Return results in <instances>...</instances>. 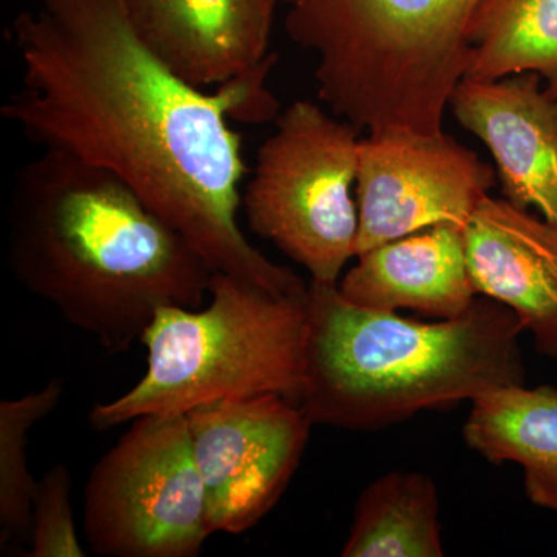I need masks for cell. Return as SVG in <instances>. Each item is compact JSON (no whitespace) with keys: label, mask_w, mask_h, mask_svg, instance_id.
Here are the masks:
<instances>
[{"label":"cell","mask_w":557,"mask_h":557,"mask_svg":"<svg viewBox=\"0 0 557 557\" xmlns=\"http://www.w3.org/2000/svg\"><path fill=\"white\" fill-rule=\"evenodd\" d=\"M465 78L537 73L557 98V0H480L468 27Z\"/></svg>","instance_id":"16"},{"label":"cell","mask_w":557,"mask_h":557,"mask_svg":"<svg viewBox=\"0 0 557 557\" xmlns=\"http://www.w3.org/2000/svg\"><path fill=\"white\" fill-rule=\"evenodd\" d=\"M496 185V170L445 132L366 135L355 182L357 258L442 223L467 228Z\"/></svg>","instance_id":"9"},{"label":"cell","mask_w":557,"mask_h":557,"mask_svg":"<svg viewBox=\"0 0 557 557\" xmlns=\"http://www.w3.org/2000/svg\"><path fill=\"white\" fill-rule=\"evenodd\" d=\"M519 318L479 296L461 317L424 322L364 309L338 285H309L306 380L296 405L313 424L379 431L421 410L525 386Z\"/></svg>","instance_id":"3"},{"label":"cell","mask_w":557,"mask_h":557,"mask_svg":"<svg viewBox=\"0 0 557 557\" xmlns=\"http://www.w3.org/2000/svg\"><path fill=\"white\" fill-rule=\"evenodd\" d=\"M319 100L366 134L443 132L480 0H281Z\"/></svg>","instance_id":"4"},{"label":"cell","mask_w":557,"mask_h":557,"mask_svg":"<svg viewBox=\"0 0 557 557\" xmlns=\"http://www.w3.org/2000/svg\"><path fill=\"white\" fill-rule=\"evenodd\" d=\"M132 30L197 89L230 83L270 57L277 0H121Z\"/></svg>","instance_id":"11"},{"label":"cell","mask_w":557,"mask_h":557,"mask_svg":"<svg viewBox=\"0 0 557 557\" xmlns=\"http://www.w3.org/2000/svg\"><path fill=\"white\" fill-rule=\"evenodd\" d=\"M10 27L22 78L0 119L33 145L126 182L214 273L276 293L306 292L252 247L237 223L247 175L231 129L228 83L197 89L132 30L121 0H36Z\"/></svg>","instance_id":"1"},{"label":"cell","mask_w":557,"mask_h":557,"mask_svg":"<svg viewBox=\"0 0 557 557\" xmlns=\"http://www.w3.org/2000/svg\"><path fill=\"white\" fill-rule=\"evenodd\" d=\"M309 289L276 293L212 274L203 310L163 307L141 343L148 369L126 394L90 410L108 431L143 416H183L220 399L276 394L298 403L306 380Z\"/></svg>","instance_id":"5"},{"label":"cell","mask_w":557,"mask_h":557,"mask_svg":"<svg viewBox=\"0 0 557 557\" xmlns=\"http://www.w3.org/2000/svg\"><path fill=\"white\" fill-rule=\"evenodd\" d=\"M32 557H84L72 508V475L58 463L38 480L30 533Z\"/></svg>","instance_id":"18"},{"label":"cell","mask_w":557,"mask_h":557,"mask_svg":"<svg viewBox=\"0 0 557 557\" xmlns=\"http://www.w3.org/2000/svg\"><path fill=\"white\" fill-rule=\"evenodd\" d=\"M212 534H240L276 507L313 423L292 399H220L186 413Z\"/></svg>","instance_id":"8"},{"label":"cell","mask_w":557,"mask_h":557,"mask_svg":"<svg viewBox=\"0 0 557 557\" xmlns=\"http://www.w3.org/2000/svg\"><path fill=\"white\" fill-rule=\"evenodd\" d=\"M465 443L490 463L523 469L527 497L557 512V388L511 386L472 401Z\"/></svg>","instance_id":"14"},{"label":"cell","mask_w":557,"mask_h":557,"mask_svg":"<svg viewBox=\"0 0 557 557\" xmlns=\"http://www.w3.org/2000/svg\"><path fill=\"white\" fill-rule=\"evenodd\" d=\"M469 276L479 296L504 304L557 359V223L487 196L465 228Z\"/></svg>","instance_id":"12"},{"label":"cell","mask_w":557,"mask_h":557,"mask_svg":"<svg viewBox=\"0 0 557 557\" xmlns=\"http://www.w3.org/2000/svg\"><path fill=\"white\" fill-rule=\"evenodd\" d=\"M64 387L50 380L39 391L0 401V549L30 541L38 482L28 471V432L60 405Z\"/></svg>","instance_id":"17"},{"label":"cell","mask_w":557,"mask_h":557,"mask_svg":"<svg viewBox=\"0 0 557 557\" xmlns=\"http://www.w3.org/2000/svg\"><path fill=\"white\" fill-rule=\"evenodd\" d=\"M9 262L32 295L112 354L141 341L163 307L199 309L214 274L126 182L47 150L14 175Z\"/></svg>","instance_id":"2"},{"label":"cell","mask_w":557,"mask_h":557,"mask_svg":"<svg viewBox=\"0 0 557 557\" xmlns=\"http://www.w3.org/2000/svg\"><path fill=\"white\" fill-rule=\"evenodd\" d=\"M341 276L344 299L364 309L412 310L431 319H453L479 298L467 258L465 228L450 223L417 231L359 255Z\"/></svg>","instance_id":"13"},{"label":"cell","mask_w":557,"mask_h":557,"mask_svg":"<svg viewBox=\"0 0 557 557\" xmlns=\"http://www.w3.org/2000/svg\"><path fill=\"white\" fill-rule=\"evenodd\" d=\"M91 469L84 534L95 555L196 557L212 536L188 418L143 416Z\"/></svg>","instance_id":"7"},{"label":"cell","mask_w":557,"mask_h":557,"mask_svg":"<svg viewBox=\"0 0 557 557\" xmlns=\"http://www.w3.org/2000/svg\"><path fill=\"white\" fill-rule=\"evenodd\" d=\"M361 132L311 101H296L262 143L242 194L249 228L309 271L338 285L357 258V182Z\"/></svg>","instance_id":"6"},{"label":"cell","mask_w":557,"mask_h":557,"mask_svg":"<svg viewBox=\"0 0 557 557\" xmlns=\"http://www.w3.org/2000/svg\"><path fill=\"white\" fill-rule=\"evenodd\" d=\"M537 73L463 78L449 109L496 161L502 197L557 223V98Z\"/></svg>","instance_id":"10"},{"label":"cell","mask_w":557,"mask_h":557,"mask_svg":"<svg viewBox=\"0 0 557 557\" xmlns=\"http://www.w3.org/2000/svg\"><path fill=\"white\" fill-rule=\"evenodd\" d=\"M341 556L443 557L440 497L421 472L392 471L359 494Z\"/></svg>","instance_id":"15"}]
</instances>
